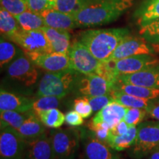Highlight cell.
I'll return each mask as SVG.
<instances>
[{
	"label": "cell",
	"instance_id": "obj_30",
	"mask_svg": "<svg viewBox=\"0 0 159 159\" xmlns=\"http://www.w3.org/2000/svg\"><path fill=\"white\" fill-rule=\"evenodd\" d=\"M37 116L43 124L49 128H59L65 122V115L57 108L42 111Z\"/></svg>",
	"mask_w": 159,
	"mask_h": 159
},
{
	"label": "cell",
	"instance_id": "obj_5",
	"mask_svg": "<svg viewBox=\"0 0 159 159\" xmlns=\"http://www.w3.org/2000/svg\"><path fill=\"white\" fill-rule=\"evenodd\" d=\"M158 146L159 121H144L137 127L136 142L129 149L128 156L133 159H142Z\"/></svg>",
	"mask_w": 159,
	"mask_h": 159
},
{
	"label": "cell",
	"instance_id": "obj_43",
	"mask_svg": "<svg viewBox=\"0 0 159 159\" xmlns=\"http://www.w3.org/2000/svg\"><path fill=\"white\" fill-rule=\"evenodd\" d=\"M146 159H159V146L152 151Z\"/></svg>",
	"mask_w": 159,
	"mask_h": 159
},
{
	"label": "cell",
	"instance_id": "obj_17",
	"mask_svg": "<svg viewBox=\"0 0 159 159\" xmlns=\"http://www.w3.org/2000/svg\"><path fill=\"white\" fill-rule=\"evenodd\" d=\"M45 26L63 30H71L77 27L72 14L63 13L56 9H47L41 13Z\"/></svg>",
	"mask_w": 159,
	"mask_h": 159
},
{
	"label": "cell",
	"instance_id": "obj_1",
	"mask_svg": "<svg viewBox=\"0 0 159 159\" xmlns=\"http://www.w3.org/2000/svg\"><path fill=\"white\" fill-rule=\"evenodd\" d=\"M134 5V0H86L73 14L77 27H92L116 21Z\"/></svg>",
	"mask_w": 159,
	"mask_h": 159
},
{
	"label": "cell",
	"instance_id": "obj_46",
	"mask_svg": "<svg viewBox=\"0 0 159 159\" xmlns=\"http://www.w3.org/2000/svg\"><path fill=\"white\" fill-rule=\"evenodd\" d=\"M122 159H124V158H122Z\"/></svg>",
	"mask_w": 159,
	"mask_h": 159
},
{
	"label": "cell",
	"instance_id": "obj_34",
	"mask_svg": "<svg viewBox=\"0 0 159 159\" xmlns=\"http://www.w3.org/2000/svg\"><path fill=\"white\" fill-rule=\"evenodd\" d=\"M85 1L86 0H56L53 9L73 15L82 7Z\"/></svg>",
	"mask_w": 159,
	"mask_h": 159
},
{
	"label": "cell",
	"instance_id": "obj_22",
	"mask_svg": "<svg viewBox=\"0 0 159 159\" xmlns=\"http://www.w3.org/2000/svg\"><path fill=\"white\" fill-rule=\"evenodd\" d=\"M112 89L122 91L132 96L150 100H157L159 99V89H150L140 85L128 84L116 81Z\"/></svg>",
	"mask_w": 159,
	"mask_h": 159
},
{
	"label": "cell",
	"instance_id": "obj_25",
	"mask_svg": "<svg viewBox=\"0 0 159 159\" xmlns=\"http://www.w3.org/2000/svg\"><path fill=\"white\" fill-rule=\"evenodd\" d=\"M137 128L130 126L128 132L122 136H113L109 135L106 144L117 152L130 149L136 142Z\"/></svg>",
	"mask_w": 159,
	"mask_h": 159
},
{
	"label": "cell",
	"instance_id": "obj_14",
	"mask_svg": "<svg viewBox=\"0 0 159 159\" xmlns=\"http://www.w3.org/2000/svg\"><path fill=\"white\" fill-rule=\"evenodd\" d=\"M39 68L47 72L70 70V61L67 55L51 52L43 54H25Z\"/></svg>",
	"mask_w": 159,
	"mask_h": 159
},
{
	"label": "cell",
	"instance_id": "obj_21",
	"mask_svg": "<svg viewBox=\"0 0 159 159\" xmlns=\"http://www.w3.org/2000/svg\"><path fill=\"white\" fill-rule=\"evenodd\" d=\"M45 127L39 116L33 111L16 130L20 136L28 142L44 134L46 132Z\"/></svg>",
	"mask_w": 159,
	"mask_h": 159
},
{
	"label": "cell",
	"instance_id": "obj_4",
	"mask_svg": "<svg viewBox=\"0 0 159 159\" xmlns=\"http://www.w3.org/2000/svg\"><path fill=\"white\" fill-rule=\"evenodd\" d=\"M78 73L72 69L60 72H47L39 83L36 97L55 96L63 98L72 92Z\"/></svg>",
	"mask_w": 159,
	"mask_h": 159
},
{
	"label": "cell",
	"instance_id": "obj_36",
	"mask_svg": "<svg viewBox=\"0 0 159 159\" xmlns=\"http://www.w3.org/2000/svg\"><path fill=\"white\" fill-rule=\"evenodd\" d=\"M74 110L76 111L83 118H89L94 114L92 107L89 99L85 97H78L74 100Z\"/></svg>",
	"mask_w": 159,
	"mask_h": 159
},
{
	"label": "cell",
	"instance_id": "obj_20",
	"mask_svg": "<svg viewBox=\"0 0 159 159\" xmlns=\"http://www.w3.org/2000/svg\"><path fill=\"white\" fill-rule=\"evenodd\" d=\"M128 108L124 105L113 101L102 110L96 113V115L91 121L93 123H107L111 128L124 119Z\"/></svg>",
	"mask_w": 159,
	"mask_h": 159
},
{
	"label": "cell",
	"instance_id": "obj_12",
	"mask_svg": "<svg viewBox=\"0 0 159 159\" xmlns=\"http://www.w3.org/2000/svg\"><path fill=\"white\" fill-rule=\"evenodd\" d=\"M81 142L85 159H122V156L106 143L97 139L92 131L81 129Z\"/></svg>",
	"mask_w": 159,
	"mask_h": 159
},
{
	"label": "cell",
	"instance_id": "obj_40",
	"mask_svg": "<svg viewBox=\"0 0 159 159\" xmlns=\"http://www.w3.org/2000/svg\"><path fill=\"white\" fill-rule=\"evenodd\" d=\"M66 124L71 127H79L84 122L83 118L76 111H70L65 115Z\"/></svg>",
	"mask_w": 159,
	"mask_h": 159
},
{
	"label": "cell",
	"instance_id": "obj_44",
	"mask_svg": "<svg viewBox=\"0 0 159 159\" xmlns=\"http://www.w3.org/2000/svg\"><path fill=\"white\" fill-rule=\"evenodd\" d=\"M153 46H156V47H159V44H158V45H153Z\"/></svg>",
	"mask_w": 159,
	"mask_h": 159
},
{
	"label": "cell",
	"instance_id": "obj_9",
	"mask_svg": "<svg viewBox=\"0 0 159 159\" xmlns=\"http://www.w3.org/2000/svg\"><path fill=\"white\" fill-rule=\"evenodd\" d=\"M114 83L97 74L77 75L72 92L79 97H92L110 94Z\"/></svg>",
	"mask_w": 159,
	"mask_h": 159
},
{
	"label": "cell",
	"instance_id": "obj_19",
	"mask_svg": "<svg viewBox=\"0 0 159 159\" xmlns=\"http://www.w3.org/2000/svg\"><path fill=\"white\" fill-rule=\"evenodd\" d=\"M41 30L47 38L52 52L68 55L71 44V35L69 31L52 28L47 26H44Z\"/></svg>",
	"mask_w": 159,
	"mask_h": 159
},
{
	"label": "cell",
	"instance_id": "obj_29",
	"mask_svg": "<svg viewBox=\"0 0 159 159\" xmlns=\"http://www.w3.org/2000/svg\"><path fill=\"white\" fill-rule=\"evenodd\" d=\"M20 50L13 43V41H7L1 36L0 41V65L2 69L5 66L9 65L12 61L19 57Z\"/></svg>",
	"mask_w": 159,
	"mask_h": 159
},
{
	"label": "cell",
	"instance_id": "obj_6",
	"mask_svg": "<svg viewBox=\"0 0 159 159\" xmlns=\"http://www.w3.org/2000/svg\"><path fill=\"white\" fill-rule=\"evenodd\" d=\"M50 136L55 159H76L81 142V129L52 130Z\"/></svg>",
	"mask_w": 159,
	"mask_h": 159
},
{
	"label": "cell",
	"instance_id": "obj_33",
	"mask_svg": "<svg viewBox=\"0 0 159 159\" xmlns=\"http://www.w3.org/2000/svg\"><path fill=\"white\" fill-rule=\"evenodd\" d=\"M148 116V110L143 108H128L124 117V120L129 126H137L144 122Z\"/></svg>",
	"mask_w": 159,
	"mask_h": 159
},
{
	"label": "cell",
	"instance_id": "obj_39",
	"mask_svg": "<svg viewBox=\"0 0 159 159\" xmlns=\"http://www.w3.org/2000/svg\"><path fill=\"white\" fill-rule=\"evenodd\" d=\"M26 2L29 10L39 14L49 9V0H26Z\"/></svg>",
	"mask_w": 159,
	"mask_h": 159
},
{
	"label": "cell",
	"instance_id": "obj_31",
	"mask_svg": "<svg viewBox=\"0 0 159 159\" xmlns=\"http://www.w3.org/2000/svg\"><path fill=\"white\" fill-rule=\"evenodd\" d=\"M139 35L152 45L159 44V19L139 26Z\"/></svg>",
	"mask_w": 159,
	"mask_h": 159
},
{
	"label": "cell",
	"instance_id": "obj_16",
	"mask_svg": "<svg viewBox=\"0 0 159 159\" xmlns=\"http://www.w3.org/2000/svg\"><path fill=\"white\" fill-rule=\"evenodd\" d=\"M25 159H55L51 136L47 132L27 142Z\"/></svg>",
	"mask_w": 159,
	"mask_h": 159
},
{
	"label": "cell",
	"instance_id": "obj_13",
	"mask_svg": "<svg viewBox=\"0 0 159 159\" xmlns=\"http://www.w3.org/2000/svg\"><path fill=\"white\" fill-rule=\"evenodd\" d=\"M154 52L153 46L142 37H133L129 35L119 43L106 61H117L136 55H153Z\"/></svg>",
	"mask_w": 159,
	"mask_h": 159
},
{
	"label": "cell",
	"instance_id": "obj_3",
	"mask_svg": "<svg viewBox=\"0 0 159 159\" xmlns=\"http://www.w3.org/2000/svg\"><path fill=\"white\" fill-rule=\"evenodd\" d=\"M158 64L159 60L153 55H136L102 62L100 75L114 84L120 75L133 74Z\"/></svg>",
	"mask_w": 159,
	"mask_h": 159
},
{
	"label": "cell",
	"instance_id": "obj_11",
	"mask_svg": "<svg viewBox=\"0 0 159 159\" xmlns=\"http://www.w3.org/2000/svg\"><path fill=\"white\" fill-rule=\"evenodd\" d=\"M7 75L10 79L26 87L35 84L39 78L37 66L25 53L20 55L7 66Z\"/></svg>",
	"mask_w": 159,
	"mask_h": 159
},
{
	"label": "cell",
	"instance_id": "obj_23",
	"mask_svg": "<svg viewBox=\"0 0 159 159\" xmlns=\"http://www.w3.org/2000/svg\"><path fill=\"white\" fill-rule=\"evenodd\" d=\"M134 18L139 26L159 19V0H144L135 11Z\"/></svg>",
	"mask_w": 159,
	"mask_h": 159
},
{
	"label": "cell",
	"instance_id": "obj_15",
	"mask_svg": "<svg viewBox=\"0 0 159 159\" xmlns=\"http://www.w3.org/2000/svg\"><path fill=\"white\" fill-rule=\"evenodd\" d=\"M116 81L159 89V64L130 75H120Z\"/></svg>",
	"mask_w": 159,
	"mask_h": 159
},
{
	"label": "cell",
	"instance_id": "obj_7",
	"mask_svg": "<svg viewBox=\"0 0 159 159\" xmlns=\"http://www.w3.org/2000/svg\"><path fill=\"white\" fill-rule=\"evenodd\" d=\"M68 56L72 70L82 75H100L102 62L96 58L79 40H75L71 43Z\"/></svg>",
	"mask_w": 159,
	"mask_h": 159
},
{
	"label": "cell",
	"instance_id": "obj_38",
	"mask_svg": "<svg viewBox=\"0 0 159 159\" xmlns=\"http://www.w3.org/2000/svg\"><path fill=\"white\" fill-rule=\"evenodd\" d=\"M88 99L89 103H90L91 107H92L94 113H97L98 111L102 110L103 108H105L106 105H108L109 103L114 101L112 96L110 94L101 95V96L97 97H89Z\"/></svg>",
	"mask_w": 159,
	"mask_h": 159
},
{
	"label": "cell",
	"instance_id": "obj_45",
	"mask_svg": "<svg viewBox=\"0 0 159 159\" xmlns=\"http://www.w3.org/2000/svg\"><path fill=\"white\" fill-rule=\"evenodd\" d=\"M78 159H85V158H78Z\"/></svg>",
	"mask_w": 159,
	"mask_h": 159
},
{
	"label": "cell",
	"instance_id": "obj_35",
	"mask_svg": "<svg viewBox=\"0 0 159 159\" xmlns=\"http://www.w3.org/2000/svg\"><path fill=\"white\" fill-rule=\"evenodd\" d=\"M1 7L12 15H19L29 10L26 0H0Z\"/></svg>",
	"mask_w": 159,
	"mask_h": 159
},
{
	"label": "cell",
	"instance_id": "obj_42",
	"mask_svg": "<svg viewBox=\"0 0 159 159\" xmlns=\"http://www.w3.org/2000/svg\"><path fill=\"white\" fill-rule=\"evenodd\" d=\"M148 116L153 119L155 120L159 121V103L157 102L152 108L148 110Z\"/></svg>",
	"mask_w": 159,
	"mask_h": 159
},
{
	"label": "cell",
	"instance_id": "obj_41",
	"mask_svg": "<svg viewBox=\"0 0 159 159\" xmlns=\"http://www.w3.org/2000/svg\"><path fill=\"white\" fill-rule=\"evenodd\" d=\"M129 128H130V126L123 119L121 122H119L118 124L110 129V136H122V135H124L128 132Z\"/></svg>",
	"mask_w": 159,
	"mask_h": 159
},
{
	"label": "cell",
	"instance_id": "obj_8",
	"mask_svg": "<svg viewBox=\"0 0 159 159\" xmlns=\"http://www.w3.org/2000/svg\"><path fill=\"white\" fill-rule=\"evenodd\" d=\"M5 39L10 40L19 46L25 54L52 52L47 38L41 29L34 30L20 29L14 34Z\"/></svg>",
	"mask_w": 159,
	"mask_h": 159
},
{
	"label": "cell",
	"instance_id": "obj_37",
	"mask_svg": "<svg viewBox=\"0 0 159 159\" xmlns=\"http://www.w3.org/2000/svg\"><path fill=\"white\" fill-rule=\"evenodd\" d=\"M87 127L89 130L92 131L95 136L101 140L102 142L106 143L108 140L109 135H110V126L105 122L93 123L90 121L87 125Z\"/></svg>",
	"mask_w": 159,
	"mask_h": 159
},
{
	"label": "cell",
	"instance_id": "obj_18",
	"mask_svg": "<svg viewBox=\"0 0 159 159\" xmlns=\"http://www.w3.org/2000/svg\"><path fill=\"white\" fill-rule=\"evenodd\" d=\"M33 101L27 97L17 95L3 89L0 91V111L28 112L32 111Z\"/></svg>",
	"mask_w": 159,
	"mask_h": 159
},
{
	"label": "cell",
	"instance_id": "obj_32",
	"mask_svg": "<svg viewBox=\"0 0 159 159\" xmlns=\"http://www.w3.org/2000/svg\"><path fill=\"white\" fill-rule=\"evenodd\" d=\"M63 98L55 96L39 97L33 101L32 111L38 115L42 111L52 108H57L61 104Z\"/></svg>",
	"mask_w": 159,
	"mask_h": 159
},
{
	"label": "cell",
	"instance_id": "obj_27",
	"mask_svg": "<svg viewBox=\"0 0 159 159\" xmlns=\"http://www.w3.org/2000/svg\"><path fill=\"white\" fill-rule=\"evenodd\" d=\"M33 111L28 112H19L13 111H1L0 114V124L1 129L6 127H11L17 130L23 124V122L28 118Z\"/></svg>",
	"mask_w": 159,
	"mask_h": 159
},
{
	"label": "cell",
	"instance_id": "obj_26",
	"mask_svg": "<svg viewBox=\"0 0 159 159\" xmlns=\"http://www.w3.org/2000/svg\"><path fill=\"white\" fill-rule=\"evenodd\" d=\"M19 27L25 30H40L45 26L44 21L39 13L27 10L21 14L15 16Z\"/></svg>",
	"mask_w": 159,
	"mask_h": 159
},
{
	"label": "cell",
	"instance_id": "obj_28",
	"mask_svg": "<svg viewBox=\"0 0 159 159\" xmlns=\"http://www.w3.org/2000/svg\"><path fill=\"white\" fill-rule=\"evenodd\" d=\"M21 29L16 19L2 7H0V31L2 36L7 39Z\"/></svg>",
	"mask_w": 159,
	"mask_h": 159
},
{
	"label": "cell",
	"instance_id": "obj_2",
	"mask_svg": "<svg viewBox=\"0 0 159 159\" xmlns=\"http://www.w3.org/2000/svg\"><path fill=\"white\" fill-rule=\"evenodd\" d=\"M130 35L127 28L86 30L79 33L78 40L99 61L105 62L119 43Z\"/></svg>",
	"mask_w": 159,
	"mask_h": 159
},
{
	"label": "cell",
	"instance_id": "obj_10",
	"mask_svg": "<svg viewBox=\"0 0 159 159\" xmlns=\"http://www.w3.org/2000/svg\"><path fill=\"white\" fill-rule=\"evenodd\" d=\"M27 142L11 127L1 129L0 159H25Z\"/></svg>",
	"mask_w": 159,
	"mask_h": 159
},
{
	"label": "cell",
	"instance_id": "obj_24",
	"mask_svg": "<svg viewBox=\"0 0 159 159\" xmlns=\"http://www.w3.org/2000/svg\"><path fill=\"white\" fill-rule=\"evenodd\" d=\"M110 94L112 96L115 102L119 103L120 105H124L127 108H143L148 110L152 108L154 105L157 103V100H150V99H144L139 97L132 96V95L125 94L122 91L112 89L111 91Z\"/></svg>",
	"mask_w": 159,
	"mask_h": 159
}]
</instances>
